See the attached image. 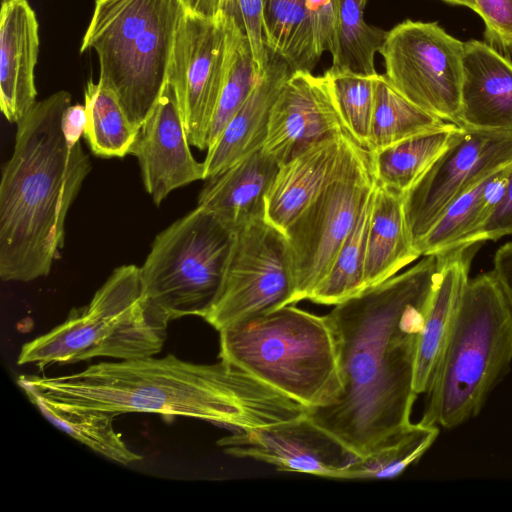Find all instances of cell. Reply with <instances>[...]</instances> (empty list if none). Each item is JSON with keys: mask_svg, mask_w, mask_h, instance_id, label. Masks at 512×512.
Listing matches in <instances>:
<instances>
[{"mask_svg": "<svg viewBox=\"0 0 512 512\" xmlns=\"http://www.w3.org/2000/svg\"><path fill=\"white\" fill-rule=\"evenodd\" d=\"M439 257L334 305L326 315L337 345L341 390L308 415L357 456L411 423L420 335Z\"/></svg>", "mask_w": 512, "mask_h": 512, "instance_id": "obj_1", "label": "cell"}, {"mask_svg": "<svg viewBox=\"0 0 512 512\" xmlns=\"http://www.w3.org/2000/svg\"><path fill=\"white\" fill-rule=\"evenodd\" d=\"M17 382L56 401L116 416H184L232 432L288 421L309 410L232 363L196 364L172 354L100 362L69 375H22Z\"/></svg>", "mask_w": 512, "mask_h": 512, "instance_id": "obj_2", "label": "cell"}, {"mask_svg": "<svg viewBox=\"0 0 512 512\" xmlns=\"http://www.w3.org/2000/svg\"><path fill=\"white\" fill-rule=\"evenodd\" d=\"M67 91L38 101L19 121L0 182V278L29 282L50 273L64 246L69 208L91 170L84 121L66 110Z\"/></svg>", "mask_w": 512, "mask_h": 512, "instance_id": "obj_3", "label": "cell"}, {"mask_svg": "<svg viewBox=\"0 0 512 512\" xmlns=\"http://www.w3.org/2000/svg\"><path fill=\"white\" fill-rule=\"evenodd\" d=\"M512 362V309L494 272L469 278L420 422L452 429L476 417Z\"/></svg>", "mask_w": 512, "mask_h": 512, "instance_id": "obj_4", "label": "cell"}, {"mask_svg": "<svg viewBox=\"0 0 512 512\" xmlns=\"http://www.w3.org/2000/svg\"><path fill=\"white\" fill-rule=\"evenodd\" d=\"M220 332L219 358L308 409L341 390L337 345L326 315L286 305Z\"/></svg>", "mask_w": 512, "mask_h": 512, "instance_id": "obj_5", "label": "cell"}, {"mask_svg": "<svg viewBox=\"0 0 512 512\" xmlns=\"http://www.w3.org/2000/svg\"><path fill=\"white\" fill-rule=\"evenodd\" d=\"M185 12L180 0H95L80 52L97 53L98 83L115 96L138 130L167 83Z\"/></svg>", "mask_w": 512, "mask_h": 512, "instance_id": "obj_6", "label": "cell"}, {"mask_svg": "<svg viewBox=\"0 0 512 512\" xmlns=\"http://www.w3.org/2000/svg\"><path fill=\"white\" fill-rule=\"evenodd\" d=\"M168 317L144 295L139 267L116 268L84 307L49 332L26 342L18 365L70 364L95 357L134 360L158 354Z\"/></svg>", "mask_w": 512, "mask_h": 512, "instance_id": "obj_7", "label": "cell"}, {"mask_svg": "<svg viewBox=\"0 0 512 512\" xmlns=\"http://www.w3.org/2000/svg\"><path fill=\"white\" fill-rule=\"evenodd\" d=\"M236 231L197 206L160 232L139 267L145 297L169 321L204 318L221 289Z\"/></svg>", "mask_w": 512, "mask_h": 512, "instance_id": "obj_8", "label": "cell"}, {"mask_svg": "<svg viewBox=\"0 0 512 512\" xmlns=\"http://www.w3.org/2000/svg\"><path fill=\"white\" fill-rule=\"evenodd\" d=\"M375 184L370 152L350 136L337 175L285 232L295 304L308 300L326 277Z\"/></svg>", "mask_w": 512, "mask_h": 512, "instance_id": "obj_9", "label": "cell"}, {"mask_svg": "<svg viewBox=\"0 0 512 512\" xmlns=\"http://www.w3.org/2000/svg\"><path fill=\"white\" fill-rule=\"evenodd\" d=\"M378 52L384 76L402 96L458 126L464 42L435 22L405 20L386 31Z\"/></svg>", "mask_w": 512, "mask_h": 512, "instance_id": "obj_10", "label": "cell"}, {"mask_svg": "<svg viewBox=\"0 0 512 512\" xmlns=\"http://www.w3.org/2000/svg\"><path fill=\"white\" fill-rule=\"evenodd\" d=\"M295 304V275L286 235L266 221L236 231L219 294L205 321L223 328Z\"/></svg>", "mask_w": 512, "mask_h": 512, "instance_id": "obj_11", "label": "cell"}, {"mask_svg": "<svg viewBox=\"0 0 512 512\" xmlns=\"http://www.w3.org/2000/svg\"><path fill=\"white\" fill-rule=\"evenodd\" d=\"M238 23L185 12L176 32L167 73L190 145L207 150L211 123L226 79Z\"/></svg>", "mask_w": 512, "mask_h": 512, "instance_id": "obj_12", "label": "cell"}, {"mask_svg": "<svg viewBox=\"0 0 512 512\" xmlns=\"http://www.w3.org/2000/svg\"><path fill=\"white\" fill-rule=\"evenodd\" d=\"M511 162V133L460 127L450 145L403 194L414 248L456 199Z\"/></svg>", "mask_w": 512, "mask_h": 512, "instance_id": "obj_13", "label": "cell"}, {"mask_svg": "<svg viewBox=\"0 0 512 512\" xmlns=\"http://www.w3.org/2000/svg\"><path fill=\"white\" fill-rule=\"evenodd\" d=\"M217 444L230 455L251 458L279 471L342 479L359 456L318 425L308 413L272 425L232 432Z\"/></svg>", "mask_w": 512, "mask_h": 512, "instance_id": "obj_14", "label": "cell"}, {"mask_svg": "<svg viewBox=\"0 0 512 512\" xmlns=\"http://www.w3.org/2000/svg\"><path fill=\"white\" fill-rule=\"evenodd\" d=\"M343 132L329 75L295 71L271 109L261 149L280 165L311 144Z\"/></svg>", "mask_w": 512, "mask_h": 512, "instance_id": "obj_15", "label": "cell"}, {"mask_svg": "<svg viewBox=\"0 0 512 512\" xmlns=\"http://www.w3.org/2000/svg\"><path fill=\"white\" fill-rule=\"evenodd\" d=\"M189 145L177 96L166 83L131 151L138 160L144 187L156 205L173 190L205 180L204 164L193 157Z\"/></svg>", "mask_w": 512, "mask_h": 512, "instance_id": "obj_16", "label": "cell"}, {"mask_svg": "<svg viewBox=\"0 0 512 512\" xmlns=\"http://www.w3.org/2000/svg\"><path fill=\"white\" fill-rule=\"evenodd\" d=\"M350 135L317 141L279 165L265 198V219L284 234L341 169Z\"/></svg>", "mask_w": 512, "mask_h": 512, "instance_id": "obj_17", "label": "cell"}, {"mask_svg": "<svg viewBox=\"0 0 512 512\" xmlns=\"http://www.w3.org/2000/svg\"><path fill=\"white\" fill-rule=\"evenodd\" d=\"M458 126L512 134V62L483 41L464 42Z\"/></svg>", "mask_w": 512, "mask_h": 512, "instance_id": "obj_18", "label": "cell"}, {"mask_svg": "<svg viewBox=\"0 0 512 512\" xmlns=\"http://www.w3.org/2000/svg\"><path fill=\"white\" fill-rule=\"evenodd\" d=\"M39 25L27 0H2L0 12V108L18 123L34 106V71L39 53Z\"/></svg>", "mask_w": 512, "mask_h": 512, "instance_id": "obj_19", "label": "cell"}, {"mask_svg": "<svg viewBox=\"0 0 512 512\" xmlns=\"http://www.w3.org/2000/svg\"><path fill=\"white\" fill-rule=\"evenodd\" d=\"M481 244L455 248L439 257L437 282L420 335L414 390L426 394L435 378L451 334L472 260Z\"/></svg>", "mask_w": 512, "mask_h": 512, "instance_id": "obj_20", "label": "cell"}, {"mask_svg": "<svg viewBox=\"0 0 512 512\" xmlns=\"http://www.w3.org/2000/svg\"><path fill=\"white\" fill-rule=\"evenodd\" d=\"M292 74L280 56L269 51V61L249 97L231 119L203 161L205 180L262 148L271 109Z\"/></svg>", "mask_w": 512, "mask_h": 512, "instance_id": "obj_21", "label": "cell"}, {"mask_svg": "<svg viewBox=\"0 0 512 512\" xmlns=\"http://www.w3.org/2000/svg\"><path fill=\"white\" fill-rule=\"evenodd\" d=\"M279 163L262 149L208 178L198 205L234 231L265 217V198Z\"/></svg>", "mask_w": 512, "mask_h": 512, "instance_id": "obj_22", "label": "cell"}, {"mask_svg": "<svg viewBox=\"0 0 512 512\" xmlns=\"http://www.w3.org/2000/svg\"><path fill=\"white\" fill-rule=\"evenodd\" d=\"M419 257L409 235L403 194L376 182L366 245L365 289L398 274Z\"/></svg>", "mask_w": 512, "mask_h": 512, "instance_id": "obj_23", "label": "cell"}, {"mask_svg": "<svg viewBox=\"0 0 512 512\" xmlns=\"http://www.w3.org/2000/svg\"><path fill=\"white\" fill-rule=\"evenodd\" d=\"M512 162L456 199L416 245L420 255H441L461 247L499 202Z\"/></svg>", "mask_w": 512, "mask_h": 512, "instance_id": "obj_24", "label": "cell"}, {"mask_svg": "<svg viewBox=\"0 0 512 512\" xmlns=\"http://www.w3.org/2000/svg\"><path fill=\"white\" fill-rule=\"evenodd\" d=\"M18 384L52 425L92 451L123 465L142 459V456L128 448L115 431L113 419L116 415L59 402L42 395L26 383Z\"/></svg>", "mask_w": 512, "mask_h": 512, "instance_id": "obj_25", "label": "cell"}, {"mask_svg": "<svg viewBox=\"0 0 512 512\" xmlns=\"http://www.w3.org/2000/svg\"><path fill=\"white\" fill-rule=\"evenodd\" d=\"M309 6L310 0H264L266 47L284 59L292 72H312L322 55Z\"/></svg>", "mask_w": 512, "mask_h": 512, "instance_id": "obj_26", "label": "cell"}, {"mask_svg": "<svg viewBox=\"0 0 512 512\" xmlns=\"http://www.w3.org/2000/svg\"><path fill=\"white\" fill-rule=\"evenodd\" d=\"M460 127L453 124L438 131L416 135L370 152L376 182L406 193L450 145Z\"/></svg>", "mask_w": 512, "mask_h": 512, "instance_id": "obj_27", "label": "cell"}, {"mask_svg": "<svg viewBox=\"0 0 512 512\" xmlns=\"http://www.w3.org/2000/svg\"><path fill=\"white\" fill-rule=\"evenodd\" d=\"M453 125L420 109L378 74L368 151L374 152L407 138Z\"/></svg>", "mask_w": 512, "mask_h": 512, "instance_id": "obj_28", "label": "cell"}, {"mask_svg": "<svg viewBox=\"0 0 512 512\" xmlns=\"http://www.w3.org/2000/svg\"><path fill=\"white\" fill-rule=\"evenodd\" d=\"M439 435L436 425L409 423L389 435L368 453L357 457L342 479H392L417 462Z\"/></svg>", "mask_w": 512, "mask_h": 512, "instance_id": "obj_29", "label": "cell"}, {"mask_svg": "<svg viewBox=\"0 0 512 512\" xmlns=\"http://www.w3.org/2000/svg\"><path fill=\"white\" fill-rule=\"evenodd\" d=\"M84 107L83 137L92 153L101 158L131 155L140 130L131 124L115 96L98 82L89 80Z\"/></svg>", "mask_w": 512, "mask_h": 512, "instance_id": "obj_30", "label": "cell"}, {"mask_svg": "<svg viewBox=\"0 0 512 512\" xmlns=\"http://www.w3.org/2000/svg\"><path fill=\"white\" fill-rule=\"evenodd\" d=\"M367 0H335L336 34L333 69L363 75L377 74L374 65L386 31L369 25L364 18Z\"/></svg>", "mask_w": 512, "mask_h": 512, "instance_id": "obj_31", "label": "cell"}, {"mask_svg": "<svg viewBox=\"0 0 512 512\" xmlns=\"http://www.w3.org/2000/svg\"><path fill=\"white\" fill-rule=\"evenodd\" d=\"M373 192L374 189L365 201L328 274L308 300L334 306L365 289L364 267Z\"/></svg>", "mask_w": 512, "mask_h": 512, "instance_id": "obj_32", "label": "cell"}, {"mask_svg": "<svg viewBox=\"0 0 512 512\" xmlns=\"http://www.w3.org/2000/svg\"><path fill=\"white\" fill-rule=\"evenodd\" d=\"M260 75L248 38L237 26L226 79L209 131L207 150L243 106Z\"/></svg>", "mask_w": 512, "mask_h": 512, "instance_id": "obj_33", "label": "cell"}, {"mask_svg": "<svg viewBox=\"0 0 512 512\" xmlns=\"http://www.w3.org/2000/svg\"><path fill=\"white\" fill-rule=\"evenodd\" d=\"M332 88L344 127L362 147L368 149L377 74L363 75L329 68Z\"/></svg>", "mask_w": 512, "mask_h": 512, "instance_id": "obj_34", "label": "cell"}, {"mask_svg": "<svg viewBox=\"0 0 512 512\" xmlns=\"http://www.w3.org/2000/svg\"><path fill=\"white\" fill-rule=\"evenodd\" d=\"M264 0H222L221 13L235 19L248 38L259 74L269 61L263 28Z\"/></svg>", "mask_w": 512, "mask_h": 512, "instance_id": "obj_35", "label": "cell"}, {"mask_svg": "<svg viewBox=\"0 0 512 512\" xmlns=\"http://www.w3.org/2000/svg\"><path fill=\"white\" fill-rule=\"evenodd\" d=\"M476 13L485 24L491 46L512 50V0H475Z\"/></svg>", "mask_w": 512, "mask_h": 512, "instance_id": "obj_36", "label": "cell"}, {"mask_svg": "<svg viewBox=\"0 0 512 512\" xmlns=\"http://www.w3.org/2000/svg\"><path fill=\"white\" fill-rule=\"evenodd\" d=\"M508 235H512V165L499 202L483 224L464 240L462 246L496 241Z\"/></svg>", "mask_w": 512, "mask_h": 512, "instance_id": "obj_37", "label": "cell"}, {"mask_svg": "<svg viewBox=\"0 0 512 512\" xmlns=\"http://www.w3.org/2000/svg\"><path fill=\"white\" fill-rule=\"evenodd\" d=\"M512 309V241L500 246L493 259V270Z\"/></svg>", "mask_w": 512, "mask_h": 512, "instance_id": "obj_38", "label": "cell"}, {"mask_svg": "<svg viewBox=\"0 0 512 512\" xmlns=\"http://www.w3.org/2000/svg\"><path fill=\"white\" fill-rule=\"evenodd\" d=\"M186 11L207 18L221 14L222 0H180Z\"/></svg>", "mask_w": 512, "mask_h": 512, "instance_id": "obj_39", "label": "cell"}, {"mask_svg": "<svg viewBox=\"0 0 512 512\" xmlns=\"http://www.w3.org/2000/svg\"><path fill=\"white\" fill-rule=\"evenodd\" d=\"M446 3L453 4V5H460L465 6L469 9H472L476 12V3L475 0H442Z\"/></svg>", "mask_w": 512, "mask_h": 512, "instance_id": "obj_40", "label": "cell"}]
</instances>
